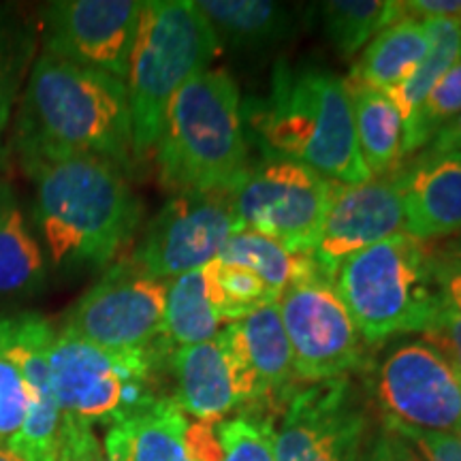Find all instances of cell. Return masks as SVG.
<instances>
[{
  "label": "cell",
  "instance_id": "cell-16",
  "mask_svg": "<svg viewBox=\"0 0 461 461\" xmlns=\"http://www.w3.org/2000/svg\"><path fill=\"white\" fill-rule=\"evenodd\" d=\"M397 233H403L397 171L355 186L339 184L321 227L312 258L322 278L333 282V274L344 258Z\"/></svg>",
  "mask_w": 461,
  "mask_h": 461
},
{
  "label": "cell",
  "instance_id": "cell-29",
  "mask_svg": "<svg viewBox=\"0 0 461 461\" xmlns=\"http://www.w3.org/2000/svg\"><path fill=\"white\" fill-rule=\"evenodd\" d=\"M205 274L224 327L241 321L261 305L274 303L280 299L250 269L240 267V265L216 258V261L205 265Z\"/></svg>",
  "mask_w": 461,
  "mask_h": 461
},
{
  "label": "cell",
  "instance_id": "cell-21",
  "mask_svg": "<svg viewBox=\"0 0 461 461\" xmlns=\"http://www.w3.org/2000/svg\"><path fill=\"white\" fill-rule=\"evenodd\" d=\"M48 280L41 241L32 233L15 190L0 182V297L39 293Z\"/></svg>",
  "mask_w": 461,
  "mask_h": 461
},
{
  "label": "cell",
  "instance_id": "cell-4",
  "mask_svg": "<svg viewBox=\"0 0 461 461\" xmlns=\"http://www.w3.org/2000/svg\"><path fill=\"white\" fill-rule=\"evenodd\" d=\"M158 182L173 194L229 190L248 169L238 82L207 68L173 96L154 149Z\"/></svg>",
  "mask_w": 461,
  "mask_h": 461
},
{
  "label": "cell",
  "instance_id": "cell-27",
  "mask_svg": "<svg viewBox=\"0 0 461 461\" xmlns=\"http://www.w3.org/2000/svg\"><path fill=\"white\" fill-rule=\"evenodd\" d=\"M425 28L429 32V51L420 67L397 88L384 92L400 112L403 126L412 120L431 90L451 71L461 56V22L447 17H428Z\"/></svg>",
  "mask_w": 461,
  "mask_h": 461
},
{
  "label": "cell",
  "instance_id": "cell-39",
  "mask_svg": "<svg viewBox=\"0 0 461 461\" xmlns=\"http://www.w3.org/2000/svg\"><path fill=\"white\" fill-rule=\"evenodd\" d=\"M423 157H445V154H461V113L436 132L434 140L423 148Z\"/></svg>",
  "mask_w": 461,
  "mask_h": 461
},
{
  "label": "cell",
  "instance_id": "cell-6",
  "mask_svg": "<svg viewBox=\"0 0 461 461\" xmlns=\"http://www.w3.org/2000/svg\"><path fill=\"white\" fill-rule=\"evenodd\" d=\"M333 286L367 346L423 333L445 305L425 241L397 233L339 263Z\"/></svg>",
  "mask_w": 461,
  "mask_h": 461
},
{
  "label": "cell",
  "instance_id": "cell-3",
  "mask_svg": "<svg viewBox=\"0 0 461 461\" xmlns=\"http://www.w3.org/2000/svg\"><path fill=\"white\" fill-rule=\"evenodd\" d=\"M252 131L269 157L302 163L342 186L372 180L357 143L344 79L321 68H276L272 90L252 105Z\"/></svg>",
  "mask_w": 461,
  "mask_h": 461
},
{
  "label": "cell",
  "instance_id": "cell-10",
  "mask_svg": "<svg viewBox=\"0 0 461 461\" xmlns=\"http://www.w3.org/2000/svg\"><path fill=\"white\" fill-rule=\"evenodd\" d=\"M167 286L126 257L77 299L60 330L109 350L148 348L167 338Z\"/></svg>",
  "mask_w": 461,
  "mask_h": 461
},
{
  "label": "cell",
  "instance_id": "cell-22",
  "mask_svg": "<svg viewBox=\"0 0 461 461\" xmlns=\"http://www.w3.org/2000/svg\"><path fill=\"white\" fill-rule=\"evenodd\" d=\"M353 105L359 154L372 177H384L395 171L403 158V120L393 101L384 92L374 90L359 79L346 77Z\"/></svg>",
  "mask_w": 461,
  "mask_h": 461
},
{
  "label": "cell",
  "instance_id": "cell-1",
  "mask_svg": "<svg viewBox=\"0 0 461 461\" xmlns=\"http://www.w3.org/2000/svg\"><path fill=\"white\" fill-rule=\"evenodd\" d=\"M14 148L24 167L92 157L124 169L132 163L126 84L99 68L41 54L17 109Z\"/></svg>",
  "mask_w": 461,
  "mask_h": 461
},
{
  "label": "cell",
  "instance_id": "cell-42",
  "mask_svg": "<svg viewBox=\"0 0 461 461\" xmlns=\"http://www.w3.org/2000/svg\"><path fill=\"white\" fill-rule=\"evenodd\" d=\"M438 252L445 257H451V258H457V261H461V233H457L451 241H447V244H442L440 248H438Z\"/></svg>",
  "mask_w": 461,
  "mask_h": 461
},
{
  "label": "cell",
  "instance_id": "cell-44",
  "mask_svg": "<svg viewBox=\"0 0 461 461\" xmlns=\"http://www.w3.org/2000/svg\"><path fill=\"white\" fill-rule=\"evenodd\" d=\"M455 436H457V438H459V440H461V428H459L457 431H455Z\"/></svg>",
  "mask_w": 461,
  "mask_h": 461
},
{
  "label": "cell",
  "instance_id": "cell-32",
  "mask_svg": "<svg viewBox=\"0 0 461 461\" xmlns=\"http://www.w3.org/2000/svg\"><path fill=\"white\" fill-rule=\"evenodd\" d=\"M26 417V389L22 374L5 353L0 338V445H7L22 429Z\"/></svg>",
  "mask_w": 461,
  "mask_h": 461
},
{
  "label": "cell",
  "instance_id": "cell-35",
  "mask_svg": "<svg viewBox=\"0 0 461 461\" xmlns=\"http://www.w3.org/2000/svg\"><path fill=\"white\" fill-rule=\"evenodd\" d=\"M58 461H107L99 438L90 425L75 419H62Z\"/></svg>",
  "mask_w": 461,
  "mask_h": 461
},
{
  "label": "cell",
  "instance_id": "cell-8",
  "mask_svg": "<svg viewBox=\"0 0 461 461\" xmlns=\"http://www.w3.org/2000/svg\"><path fill=\"white\" fill-rule=\"evenodd\" d=\"M338 188V182L310 167L269 157L248 167L229 194L241 229L312 257Z\"/></svg>",
  "mask_w": 461,
  "mask_h": 461
},
{
  "label": "cell",
  "instance_id": "cell-26",
  "mask_svg": "<svg viewBox=\"0 0 461 461\" xmlns=\"http://www.w3.org/2000/svg\"><path fill=\"white\" fill-rule=\"evenodd\" d=\"M224 330L205 267L169 280L165 302V336L173 346L210 342Z\"/></svg>",
  "mask_w": 461,
  "mask_h": 461
},
{
  "label": "cell",
  "instance_id": "cell-24",
  "mask_svg": "<svg viewBox=\"0 0 461 461\" xmlns=\"http://www.w3.org/2000/svg\"><path fill=\"white\" fill-rule=\"evenodd\" d=\"M197 9L218 43L235 50H258L291 31L288 11L272 0H199Z\"/></svg>",
  "mask_w": 461,
  "mask_h": 461
},
{
  "label": "cell",
  "instance_id": "cell-38",
  "mask_svg": "<svg viewBox=\"0 0 461 461\" xmlns=\"http://www.w3.org/2000/svg\"><path fill=\"white\" fill-rule=\"evenodd\" d=\"M403 17L428 20V17H447L461 22V0H406L402 3Z\"/></svg>",
  "mask_w": 461,
  "mask_h": 461
},
{
  "label": "cell",
  "instance_id": "cell-37",
  "mask_svg": "<svg viewBox=\"0 0 461 461\" xmlns=\"http://www.w3.org/2000/svg\"><path fill=\"white\" fill-rule=\"evenodd\" d=\"M431 274L445 302L461 312V261L431 250Z\"/></svg>",
  "mask_w": 461,
  "mask_h": 461
},
{
  "label": "cell",
  "instance_id": "cell-18",
  "mask_svg": "<svg viewBox=\"0 0 461 461\" xmlns=\"http://www.w3.org/2000/svg\"><path fill=\"white\" fill-rule=\"evenodd\" d=\"M403 233L428 241L461 233V154L420 157L397 173Z\"/></svg>",
  "mask_w": 461,
  "mask_h": 461
},
{
  "label": "cell",
  "instance_id": "cell-36",
  "mask_svg": "<svg viewBox=\"0 0 461 461\" xmlns=\"http://www.w3.org/2000/svg\"><path fill=\"white\" fill-rule=\"evenodd\" d=\"M384 425L408 438L428 461H461V440L455 434L406 428V425L393 423V420H384Z\"/></svg>",
  "mask_w": 461,
  "mask_h": 461
},
{
  "label": "cell",
  "instance_id": "cell-43",
  "mask_svg": "<svg viewBox=\"0 0 461 461\" xmlns=\"http://www.w3.org/2000/svg\"><path fill=\"white\" fill-rule=\"evenodd\" d=\"M0 461H26L22 455H17L14 448H9L7 445H0Z\"/></svg>",
  "mask_w": 461,
  "mask_h": 461
},
{
  "label": "cell",
  "instance_id": "cell-14",
  "mask_svg": "<svg viewBox=\"0 0 461 461\" xmlns=\"http://www.w3.org/2000/svg\"><path fill=\"white\" fill-rule=\"evenodd\" d=\"M140 0H58L41 11L43 54L126 79Z\"/></svg>",
  "mask_w": 461,
  "mask_h": 461
},
{
  "label": "cell",
  "instance_id": "cell-19",
  "mask_svg": "<svg viewBox=\"0 0 461 461\" xmlns=\"http://www.w3.org/2000/svg\"><path fill=\"white\" fill-rule=\"evenodd\" d=\"M224 333L257 380L261 400L276 402L293 395L291 384L297 380L295 366L278 302L261 305L241 321L230 322L224 327Z\"/></svg>",
  "mask_w": 461,
  "mask_h": 461
},
{
  "label": "cell",
  "instance_id": "cell-12",
  "mask_svg": "<svg viewBox=\"0 0 461 461\" xmlns=\"http://www.w3.org/2000/svg\"><path fill=\"white\" fill-rule=\"evenodd\" d=\"M238 230L229 190L173 194L129 258L152 278L169 282L216 261Z\"/></svg>",
  "mask_w": 461,
  "mask_h": 461
},
{
  "label": "cell",
  "instance_id": "cell-15",
  "mask_svg": "<svg viewBox=\"0 0 461 461\" xmlns=\"http://www.w3.org/2000/svg\"><path fill=\"white\" fill-rule=\"evenodd\" d=\"M56 331L41 314L0 316L5 353L20 370L26 389V417L7 442L26 461H58L62 414L50 378V348Z\"/></svg>",
  "mask_w": 461,
  "mask_h": 461
},
{
  "label": "cell",
  "instance_id": "cell-9",
  "mask_svg": "<svg viewBox=\"0 0 461 461\" xmlns=\"http://www.w3.org/2000/svg\"><path fill=\"white\" fill-rule=\"evenodd\" d=\"M372 417L346 376L322 380L288 397L278 429L276 461H366Z\"/></svg>",
  "mask_w": 461,
  "mask_h": 461
},
{
  "label": "cell",
  "instance_id": "cell-31",
  "mask_svg": "<svg viewBox=\"0 0 461 461\" xmlns=\"http://www.w3.org/2000/svg\"><path fill=\"white\" fill-rule=\"evenodd\" d=\"M222 461H276L272 420L240 414L218 423Z\"/></svg>",
  "mask_w": 461,
  "mask_h": 461
},
{
  "label": "cell",
  "instance_id": "cell-41",
  "mask_svg": "<svg viewBox=\"0 0 461 461\" xmlns=\"http://www.w3.org/2000/svg\"><path fill=\"white\" fill-rule=\"evenodd\" d=\"M366 461H391L389 448H387V440H384V434L378 436L376 440L372 442L370 451H367V455H366Z\"/></svg>",
  "mask_w": 461,
  "mask_h": 461
},
{
  "label": "cell",
  "instance_id": "cell-40",
  "mask_svg": "<svg viewBox=\"0 0 461 461\" xmlns=\"http://www.w3.org/2000/svg\"><path fill=\"white\" fill-rule=\"evenodd\" d=\"M384 440H387L389 457L391 461H428L423 455L419 453V448L412 445L408 438L397 434L395 429L387 428V434H384Z\"/></svg>",
  "mask_w": 461,
  "mask_h": 461
},
{
  "label": "cell",
  "instance_id": "cell-20",
  "mask_svg": "<svg viewBox=\"0 0 461 461\" xmlns=\"http://www.w3.org/2000/svg\"><path fill=\"white\" fill-rule=\"evenodd\" d=\"M186 428L188 414L176 397H158L107 428L103 453L107 461H193Z\"/></svg>",
  "mask_w": 461,
  "mask_h": 461
},
{
  "label": "cell",
  "instance_id": "cell-17",
  "mask_svg": "<svg viewBox=\"0 0 461 461\" xmlns=\"http://www.w3.org/2000/svg\"><path fill=\"white\" fill-rule=\"evenodd\" d=\"M169 367L176 402L190 417L222 420L235 408L261 400L257 380L235 353L224 330L210 342L176 346Z\"/></svg>",
  "mask_w": 461,
  "mask_h": 461
},
{
  "label": "cell",
  "instance_id": "cell-34",
  "mask_svg": "<svg viewBox=\"0 0 461 461\" xmlns=\"http://www.w3.org/2000/svg\"><path fill=\"white\" fill-rule=\"evenodd\" d=\"M420 339L436 348L461 376V312L445 303Z\"/></svg>",
  "mask_w": 461,
  "mask_h": 461
},
{
  "label": "cell",
  "instance_id": "cell-11",
  "mask_svg": "<svg viewBox=\"0 0 461 461\" xmlns=\"http://www.w3.org/2000/svg\"><path fill=\"white\" fill-rule=\"evenodd\" d=\"M278 305L299 383L342 378L367 366V342L331 280L286 288Z\"/></svg>",
  "mask_w": 461,
  "mask_h": 461
},
{
  "label": "cell",
  "instance_id": "cell-13",
  "mask_svg": "<svg viewBox=\"0 0 461 461\" xmlns=\"http://www.w3.org/2000/svg\"><path fill=\"white\" fill-rule=\"evenodd\" d=\"M374 393L384 420L448 434L461 428V376L423 339L397 346L384 357Z\"/></svg>",
  "mask_w": 461,
  "mask_h": 461
},
{
  "label": "cell",
  "instance_id": "cell-25",
  "mask_svg": "<svg viewBox=\"0 0 461 461\" xmlns=\"http://www.w3.org/2000/svg\"><path fill=\"white\" fill-rule=\"evenodd\" d=\"M218 261L250 269L278 297L286 288L322 278L314 258L310 255L288 250L280 241L265 238V235L248 229H241L230 235Z\"/></svg>",
  "mask_w": 461,
  "mask_h": 461
},
{
  "label": "cell",
  "instance_id": "cell-33",
  "mask_svg": "<svg viewBox=\"0 0 461 461\" xmlns=\"http://www.w3.org/2000/svg\"><path fill=\"white\" fill-rule=\"evenodd\" d=\"M20 48L22 41L15 43V39L7 32V28H0V158H3V140L9 126L17 79H20L22 58H24Z\"/></svg>",
  "mask_w": 461,
  "mask_h": 461
},
{
  "label": "cell",
  "instance_id": "cell-28",
  "mask_svg": "<svg viewBox=\"0 0 461 461\" xmlns=\"http://www.w3.org/2000/svg\"><path fill=\"white\" fill-rule=\"evenodd\" d=\"M322 26L339 56L350 58L370 39L403 20L402 3L395 0H330L321 5Z\"/></svg>",
  "mask_w": 461,
  "mask_h": 461
},
{
  "label": "cell",
  "instance_id": "cell-7",
  "mask_svg": "<svg viewBox=\"0 0 461 461\" xmlns=\"http://www.w3.org/2000/svg\"><path fill=\"white\" fill-rule=\"evenodd\" d=\"M173 348L163 338L148 348L109 350L60 330L50 348V378L62 419L112 428L165 397L158 378Z\"/></svg>",
  "mask_w": 461,
  "mask_h": 461
},
{
  "label": "cell",
  "instance_id": "cell-5",
  "mask_svg": "<svg viewBox=\"0 0 461 461\" xmlns=\"http://www.w3.org/2000/svg\"><path fill=\"white\" fill-rule=\"evenodd\" d=\"M218 48L214 31L193 0L143 3L124 79L135 163L154 157L173 96L210 68Z\"/></svg>",
  "mask_w": 461,
  "mask_h": 461
},
{
  "label": "cell",
  "instance_id": "cell-2",
  "mask_svg": "<svg viewBox=\"0 0 461 461\" xmlns=\"http://www.w3.org/2000/svg\"><path fill=\"white\" fill-rule=\"evenodd\" d=\"M24 169L34 184L32 227L56 272L107 267L135 238L143 205L118 165L79 157Z\"/></svg>",
  "mask_w": 461,
  "mask_h": 461
},
{
  "label": "cell",
  "instance_id": "cell-23",
  "mask_svg": "<svg viewBox=\"0 0 461 461\" xmlns=\"http://www.w3.org/2000/svg\"><path fill=\"white\" fill-rule=\"evenodd\" d=\"M429 51V32L423 20L403 17L367 43L350 77L374 90L389 92L402 86L420 67Z\"/></svg>",
  "mask_w": 461,
  "mask_h": 461
},
{
  "label": "cell",
  "instance_id": "cell-30",
  "mask_svg": "<svg viewBox=\"0 0 461 461\" xmlns=\"http://www.w3.org/2000/svg\"><path fill=\"white\" fill-rule=\"evenodd\" d=\"M461 113V56L451 71L431 90L419 112L403 126V157L419 152L442 126Z\"/></svg>",
  "mask_w": 461,
  "mask_h": 461
}]
</instances>
